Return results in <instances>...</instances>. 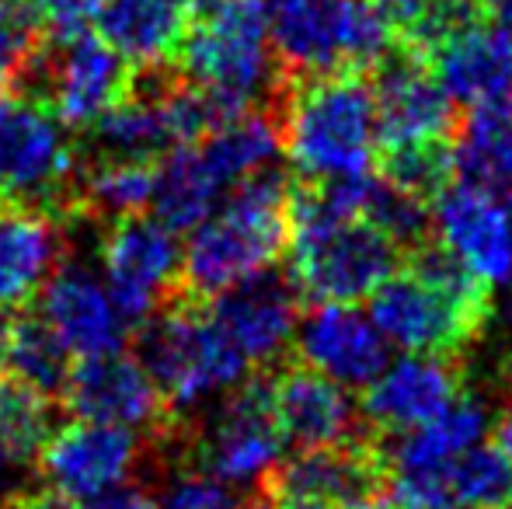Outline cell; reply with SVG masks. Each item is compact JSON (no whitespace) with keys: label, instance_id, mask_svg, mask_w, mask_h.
<instances>
[{"label":"cell","instance_id":"cell-32","mask_svg":"<svg viewBox=\"0 0 512 509\" xmlns=\"http://www.w3.org/2000/svg\"><path fill=\"white\" fill-rule=\"evenodd\" d=\"M0 509H81L77 499L56 489H18L0 503Z\"/></svg>","mask_w":512,"mask_h":509},{"label":"cell","instance_id":"cell-18","mask_svg":"<svg viewBox=\"0 0 512 509\" xmlns=\"http://www.w3.org/2000/svg\"><path fill=\"white\" fill-rule=\"evenodd\" d=\"M436 238L467 269L488 283H506L512 276V217L495 192L471 182H453L432 203Z\"/></svg>","mask_w":512,"mask_h":509},{"label":"cell","instance_id":"cell-6","mask_svg":"<svg viewBox=\"0 0 512 509\" xmlns=\"http://www.w3.org/2000/svg\"><path fill=\"white\" fill-rule=\"evenodd\" d=\"M136 360L178 415L216 391L248 381V360L220 332L206 300L175 297L136 332Z\"/></svg>","mask_w":512,"mask_h":509},{"label":"cell","instance_id":"cell-17","mask_svg":"<svg viewBox=\"0 0 512 509\" xmlns=\"http://www.w3.org/2000/svg\"><path fill=\"white\" fill-rule=\"evenodd\" d=\"M457 398H464L460 360L408 353L394 367H384V374L366 387L359 415L377 436H391L432 422Z\"/></svg>","mask_w":512,"mask_h":509},{"label":"cell","instance_id":"cell-34","mask_svg":"<svg viewBox=\"0 0 512 509\" xmlns=\"http://www.w3.org/2000/svg\"><path fill=\"white\" fill-rule=\"evenodd\" d=\"M474 4H478V11L488 21H495L499 28L512 32V0H474Z\"/></svg>","mask_w":512,"mask_h":509},{"label":"cell","instance_id":"cell-21","mask_svg":"<svg viewBox=\"0 0 512 509\" xmlns=\"http://www.w3.org/2000/svg\"><path fill=\"white\" fill-rule=\"evenodd\" d=\"M446 95L460 105H485L512 95V32L478 18L425 56Z\"/></svg>","mask_w":512,"mask_h":509},{"label":"cell","instance_id":"cell-20","mask_svg":"<svg viewBox=\"0 0 512 509\" xmlns=\"http://www.w3.org/2000/svg\"><path fill=\"white\" fill-rule=\"evenodd\" d=\"M35 314L53 328V335L70 349V356L84 360V356L122 349L126 321L119 307L112 304L105 286L77 265H63L49 276V283L39 290Z\"/></svg>","mask_w":512,"mask_h":509},{"label":"cell","instance_id":"cell-25","mask_svg":"<svg viewBox=\"0 0 512 509\" xmlns=\"http://www.w3.org/2000/svg\"><path fill=\"white\" fill-rule=\"evenodd\" d=\"M70 349L53 335V328L35 314V307H21L11 314V349H7V374L49 401H63L70 381Z\"/></svg>","mask_w":512,"mask_h":509},{"label":"cell","instance_id":"cell-38","mask_svg":"<svg viewBox=\"0 0 512 509\" xmlns=\"http://www.w3.org/2000/svg\"><path fill=\"white\" fill-rule=\"evenodd\" d=\"M0 25H18V28H25V32H32V28L25 25V21L18 18V11H14V4L11 0H0ZM35 35V32H32ZM42 39V35H39Z\"/></svg>","mask_w":512,"mask_h":509},{"label":"cell","instance_id":"cell-10","mask_svg":"<svg viewBox=\"0 0 512 509\" xmlns=\"http://www.w3.org/2000/svg\"><path fill=\"white\" fill-rule=\"evenodd\" d=\"M63 405L77 419L129 429L154 450H182L189 436L185 419L164 401L143 363L122 349L77 360L63 391Z\"/></svg>","mask_w":512,"mask_h":509},{"label":"cell","instance_id":"cell-40","mask_svg":"<svg viewBox=\"0 0 512 509\" xmlns=\"http://www.w3.org/2000/svg\"><path fill=\"white\" fill-rule=\"evenodd\" d=\"M265 11H272V7H286V4H304V0H262Z\"/></svg>","mask_w":512,"mask_h":509},{"label":"cell","instance_id":"cell-5","mask_svg":"<svg viewBox=\"0 0 512 509\" xmlns=\"http://www.w3.org/2000/svg\"><path fill=\"white\" fill-rule=\"evenodd\" d=\"M175 63L192 84L234 109H272L279 116V98L290 77L272 46L262 0H213L196 7Z\"/></svg>","mask_w":512,"mask_h":509},{"label":"cell","instance_id":"cell-9","mask_svg":"<svg viewBox=\"0 0 512 509\" xmlns=\"http://www.w3.org/2000/svg\"><path fill=\"white\" fill-rule=\"evenodd\" d=\"M182 454L192 457L189 471H203L244 492H262L265 478L279 468L283 454V436L272 412L269 370H258L251 381L237 384L220 412L199 433L185 436Z\"/></svg>","mask_w":512,"mask_h":509},{"label":"cell","instance_id":"cell-22","mask_svg":"<svg viewBox=\"0 0 512 509\" xmlns=\"http://www.w3.org/2000/svg\"><path fill=\"white\" fill-rule=\"evenodd\" d=\"M60 224L0 199V311H21L60 269Z\"/></svg>","mask_w":512,"mask_h":509},{"label":"cell","instance_id":"cell-8","mask_svg":"<svg viewBox=\"0 0 512 509\" xmlns=\"http://www.w3.org/2000/svg\"><path fill=\"white\" fill-rule=\"evenodd\" d=\"M0 199L46 213L60 227L81 220L77 143L63 136L53 112L14 98L0 119Z\"/></svg>","mask_w":512,"mask_h":509},{"label":"cell","instance_id":"cell-39","mask_svg":"<svg viewBox=\"0 0 512 509\" xmlns=\"http://www.w3.org/2000/svg\"><path fill=\"white\" fill-rule=\"evenodd\" d=\"M495 196L506 203V210H509V217H512V161H509V168H506V175H502V182H499V189H495Z\"/></svg>","mask_w":512,"mask_h":509},{"label":"cell","instance_id":"cell-19","mask_svg":"<svg viewBox=\"0 0 512 509\" xmlns=\"http://www.w3.org/2000/svg\"><path fill=\"white\" fill-rule=\"evenodd\" d=\"M293 356L335 384L370 387L387 367V339L356 307L321 304L300 325Z\"/></svg>","mask_w":512,"mask_h":509},{"label":"cell","instance_id":"cell-37","mask_svg":"<svg viewBox=\"0 0 512 509\" xmlns=\"http://www.w3.org/2000/svg\"><path fill=\"white\" fill-rule=\"evenodd\" d=\"M7 349H11V314L0 311V377L7 374Z\"/></svg>","mask_w":512,"mask_h":509},{"label":"cell","instance_id":"cell-26","mask_svg":"<svg viewBox=\"0 0 512 509\" xmlns=\"http://www.w3.org/2000/svg\"><path fill=\"white\" fill-rule=\"evenodd\" d=\"M377 175L391 182L394 189L436 203L453 182H457V150L453 140H429V143H401V147L377 150Z\"/></svg>","mask_w":512,"mask_h":509},{"label":"cell","instance_id":"cell-27","mask_svg":"<svg viewBox=\"0 0 512 509\" xmlns=\"http://www.w3.org/2000/svg\"><path fill=\"white\" fill-rule=\"evenodd\" d=\"M49 433H53V401L14 381L11 374L0 377V464L21 468L39 461Z\"/></svg>","mask_w":512,"mask_h":509},{"label":"cell","instance_id":"cell-13","mask_svg":"<svg viewBox=\"0 0 512 509\" xmlns=\"http://www.w3.org/2000/svg\"><path fill=\"white\" fill-rule=\"evenodd\" d=\"M380 147L429 140H457L460 112L422 56L394 46V53L370 74Z\"/></svg>","mask_w":512,"mask_h":509},{"label":"cell","instance_id":"cell-11","mask_svg":"<svg viewBox=\"0 0 512 509\" xmlns=\"http://www.w3.org/2000/svg\"><path fill=\"white\" fill-rule=\"evenodd\" d=\"M98 258L105 269V290L119 307L122 321L143 325L161 307L182 297V252L161 220L133 217L102 227Z\"/></svg>","mask_w":512,"mask_h":509},{"label":"cell","instance_id":"cell-35","mask_svg":"<svg viewBox=\"0 0 512 509\" xmlns=\"http://www.w3.org/2000/svg\"><path fill=\"white\" fill-rule=\"evenodd\" d=\"M269 509H345L328 499H314V496H276L269 499Z\"/></svg>","mask_w":512,"mask_h":509},{"label":"cell","instance_id":"cell-16","mask_svg":"<svg viewBox=\"0 0 512 509\" xmlns=\"http://www.w3.org/2000/svg\"><path fill=\"white\" fill-rule=\"evenodd\" d=\"M147 443L129 429L77 419L53 429L39 450V471L56 492L70 499H95L126 485Z\"/></svg>","mask_w":512,"mask_h":509},{"label":"cell","instance_id":"cell-23","mask_svg":"<svg viewBox=\"0 0 512 509\" xmlns=\"http://www.w3.org/2000/svg\"><path fill=\"white\" fill-rule=\"evenodd\" d=\"M196 18L192 0H102L98 32L129 67L171 63Z\"/></svg>","mask_w":512,"mask_h":509},{"label":"cell","instance_id":"cell-14","mask_svg":"<svg viewBox=\"0 0 512 509\" xmlns=\"http://www.w3.org/2000/svg\"><path fill=\"white\" fill-rule=\"evenodd\" d=\"M269 394L283 447H293V454L338 447L373 433L342 384L300 363L297 356L269 367Z\"/></svg>","mask_w":512,"mask_h":509},{"label":"cell","instance_id":"cell-30","mask_svg":"<svg viewBox=\"0 0 512 509\" xmlns=\"http://www.w3.org/2000/svg\"><path fill=\"white\" fill-rule=\"evenodd\" d=\"M42 11V39L46 42H74L98 25L102 0H39Z\"/></svg>","mask_w":512,"mask_h":509},{"label":"cell","instance_id":"cell-3","mask_svg":"<svg viewBox=\"0 0 512 509\" xmlns=\"http://www.w3.org/2000/svg\"><path fill=\"white\" fill-rule=\"evenodd\" d=\"M279 133L300 182H338L377 168V109L366 74L290 77Z\"/></svg>","mask_w":512,"mask_h":509},{"label":"cell","instance_id":"cell-42","mask_svg":"<svg viewBox=\"0 0 512 509\" xmlns=\"http://www.w3.org/2000/svg\"><path fill=\"white\" fill-rule=\"evenodd\" d=\"M192 4H196V7H203V4H213V0H192Z\"/></svg>","mask_w":512,"mask_h":509},{"label":"cell","instance_id":"cell-28","mask_svg":"<svg viewBox=\"0 0 512 509\" xmlns=\"http://www.w3.org/2000/svg\"><path fill=\"white\" fill-rule=\"evenodd\" d=\"M450 496L460 509L512 506V471L499 447H471L450 468Z\"/></svg>","mask_w":512,"mask_h":509},{"label":"cell","instance_id":"cell-36","mask_svg":"<svg viewBox=\"0 0 512 509\" xmlns=\"http://www.w3.org/2000/svg\"><path fill=\"white\" fill-rule=\"evenodd\" d=\"M495 447H499V454L506 457V464L512 471V405L502 412L499 426H495Z\"/></svg>","mask_w":512,"mask_h":509},{"label":"cell","instance_id":"cell-41","mask_svg":"<svg viewBox=\"0 0 512 509\" xmlns=\"http://www.w3.org/2000/svg\"><path fill=\"white\" fill-rule=\"evenodd\" d=\"M7 95H0V119H4V112H7V102H4Z\"/></svg>","mask_w":512,"mask_h":509},{"label":"cell","instance_id":"cell-31","mask_svg":"<svg viewBox=\"0 0 512 509\" xmlns=\"http://www.w3.org/2000/svg\"><path fill=\"white\" fill-rule=\"evenodd\" d=\"M366 4H373L380 14H384L387 21H391V28L398 35H405L415 21H422L425 14H432L436 7L450 4V0H366Z\"/></svg>","mask_w":512,"mask_h":509},{"label":"cell","instance_id":"cell-15","mask_svg":"<svg viewBox=\"0 0 512 509\" xmlns=\"http://www.w3.org/2000/svg\"><path fill=\"white\" fill-rule=\"evenodd\" d=\"M209 318L237 346L251 370H269L297 335L300 293L290 272H258L206 300Z\"/></svg>","mask_w":512,"mask_h":509},{"label":"cell","instance_id":"cell-4","mask_svg":"<svg viewBox=\"0 0 512 509\" xmlns=\"http://www.w3.org/2000/svg\"><path fill=\"white\" fill-rule=\"evenodd\" d=\"M290 279L307 304H356L401 269V248L359 217L324 203L314 182H293Z\"/></svg>","mask_w":512,"mask_h":509},{"label":"cell","instance_id":"cell-12","mask_svg":"<svg viewBox=\"0 0 512 509\" xmlns=\"http://www.w3.org/2000/svg\"><path fill=\"white\" fill-rule=\"evenodd\" d=\"M265 503L276 496H314L345 509H387L391 503V464L384 436L366 433L352 443L300 450L262 485Z\"/></svg>","mask_w":512,"mask_h":509},{"label":"cell","instance_id":"cell-29","mask_svg":"<svg viewBox=\"0 0 512 509\" xmlns=\"http://www.w3.org/2000/svg\"><path fill=\"white\" fill-rule=\"evenodd\" d=\"M161 509H269L262 492H244L227 482L203 475V471H189L171 482L168 496Z\"/></svg>","mask_w":512,"mask_h":509},{"label":"cell","instance_id":"cell-2","mask_svg":"<svg viewBox=\"0 0 512 509\" xmlns=\"http://www.w3.org/2000/svg\"><path fill=\"white\" fill-rule=\"evenodd\" d=\"M290 199L293 182L279 168L234 185L223 210L209 213L182 252V297L209 300L272 269L290 252Z\"/></svg>","mask_w":512,"mask_h":509},{"label":"cell","instance_id":"cell-24","mask_svg":"<svg viewBox=\"0 0 512 509\" xmlns=\"http://www.w3.org/2000/svg\"><path fill=\"white\" fill-rule=\"evenodd\" d=\"M223 185L209 171L203 150L196 143L175 147L157 164V185H154V220H161L171 234L196 231L199 224L216 210V199L223 196Z\"/></svg>","mask_w":512,"mask_h":509},{"label":"cell","instance_id":"cell-7","mask_svg":"<svg viewBox=\"0 0 512 509\" xmlns=\"http://www.w3.org/2000/svg\"><path fill=\"white\" fill-rule=\"evenodd\" d=\"M265 14L286 77H370L394 53L391 21L366 0H304Z\"/></svg>","mask_w":512,"mask_h":509},{"label":"cell","instance_id":"cell-33","mask_svg":"<svg viewBox=\"0 0 512 509\" xmlns=\"http://www.w3.org/2000/svg\"><path fill=\"white\" fill-rule=\"evenodd\" d=\"M84 509H161V506L143 489H136V485H119V489H108L102 496L88 499Z\"/></svg>","mask_w":512,"mask_h":509},{"label":"cell","instance_id":"cell-1","mask_svg":"<svg viewBox=\"0 0 512 509\" xmlns=\"http://www.w3.org/2000/svg\"><path fill=\"white\" fill-rule=\"evenodd\" d=\"M370 314L380 335L405 353L460 360L492 321V283L436 238L405 255L373 290Z\"/></svg>","mask_w":512,"mask_h":509}]
</instances>
